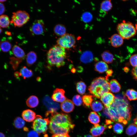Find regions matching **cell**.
Wrapping results in <instances>:
<instances>
[{"mask_svg": "<svg viewBox=\"0 0 137 137\" xmlns=\"http://www.w3.org/2000/svg\"><path fill=\"white\" fill-rule=\"evenodd\" d=\"M74 126L67 114L56 112L51 114L49 124V132L53 134H68Z\"/></svg>", "mask_w": 137, "mask_h": 137, "instance_id": "obj_1", "label": "cell"}, {"mask_svg": "<svg viewBox=\"0 0 137 137\" xmlns=\"http://www.w3.org/2000/svg\"><path fill=\"white\" fill-rule=\"evenodd\" d=\"M111 105L119 117V122L126 125L130 119L131 116V106L128 100L124 98L116 96Z\"/></svg>", "mask_w": 137, "mask_h": 137, "instance_id": "obj_2", "label": "cell"}, {"mask_svg": "<svg viewBox=\"0 0 137 137\" xmlns=\"http://www.w3.org/2000/svg\"><path fill=\"white\" fill-rule=\"evenodd\" d=\"M66 53L65 49L57 45L50 48L47 54V60L50 66L59 68L64 66Z\"/></svg>", "mask_w": 137, "mask_h": 137, "instance_id": "obj_3", "label": "cell"}, {"mask_svg": "<svg viewBox=\"0 0 137 137\" xmlns=\"http://www.w3.org/2000/svg\"><path fill=\"white\" fill-rule=\"evenodd\" d=\"M88 90L94 97L99 98L104 94L110 91L109 82L106 78H96L92 82Z\"/></svg>", "mask_w": 137, "mask_h": 137, "instance_id": "obj_4", "label": "cell"}, {"mask_svg": "<svg viewBox=\"0 0 137 137\" xmlns=\"http://www.w3.org/2000/svg\"><path fill=\"white\" fill-rule=\"evenodd\" d=\"M116 28L118 34L123 39H129L136 34L135 27L131 23L129 22L123 20L118 24Z\"/></svg>", "mask_w": 137, "mask_h": 137, "instance_id": "obj_5", "label": "cell"}, {"mask_svg": "<svg viewBox=\"0 0 137 137\" xmlns=\"http://www.w3.org/2000/svg\"><path fill=\"white\" fill-rule=\"evenodd\" d=\"M29 18V15L26 12L19 10L12 13L10 22L15 27H20L26 23Z\"/></svg>", "mask_w": 137, "mask_h": 137, "instance_id": "obj_6", "label": "cell"}, {"mask_svg": "<svg viewBox=\"0 0 137 137\" xmlns=\"http://www.w3.org/2000/svg\"><path fill=\"white\" fill-rule=\"evenodd\" d=\"M49 120L48 118H43L39 115H37L33 121L32 127L39 134H45L47 130Z\"/></svg>", "mask_w": 137, "mask_h": 137, "instance_id": "obj_7", "label": "cell"}, {"mask_svg": "<svg viewBox=\"0 0 137 137\" xmlns=\"http://www.w3.org/2000/svg\"><path fill=\"white\" fill-rule=\"evenodd\" d=\"M57 43V45L65 49H69L75 45L76 43L75 38L72 34L66 33L58 38Z\"/></svg>", "mask_w": 137, "mask_h": 137, "instance_id": "obj_8", "label": "cell"}, {"mask_svg": "<svg viewBox=\"0 0 137 137\" xmlns=\"http://www.w3.org/2000/svg\"><path fill=\"white\" fill-rule=\"evenodd\" d=\"M43 102L48 110L46 113V116L50 114H51L57 112L59 108V104L53 101L48 96H46L44 97Z\"/></svg>", "mask_w": 137, "mask_h": 137, "instance_id": "obj_9", "label": "cell"}, {"mask_svg": "<svg viewBox=\"0 0 137 137\" xmlns=\"http://www.w3.org/2000/svg\"><path fill=\"white\" fill-rule=\"evenodd\" d=\"M29 30L31 32L33 35H39L43 34L45 31L43 21L41 19L36 20L30 27Z\"/></svg>", "mask_w": 137, "mask_h": 137, "instance_id": "obj_10", "label": "cell"}, {"mask_svg": "<svg viewBox=\"0 0 137 137\" xmlns=\"http://www.w3.org/2000/svg\"><path fill=\"white\" fill-rule=\"evenodd\" d=\"M65 91L62 89L57 88L53 91L52 99L55 101L62 102L66 99L65 96Z\"/></svg>", "mask_w": 137, "mask_h": 137, "instance_id": "obj_11", "label": "cell"}, {"mask_svg": "<svg viewBox=\"0 0 137 137\" xmlns=\"http://www.w3.org/2000/svg\"><path fill=\"white\" fill-rule=\"evenodd\" d=\"M115 98L114 95L109 92L104 94L100 97V100L105 107L108 108L113 103Z\"/></svg>", "mask_w": 137, "mask_h": 137, "instance_id": "obj_12", "label": "cell"}, {"mask_svg": "<svg viewBox=\"0 0 137 137\" xmlns=\"http://www.w3.org/2000/svg\"><path fill=\"white\" fill-rule=\"evenodd\" d=\"M106 128V125L103 126L98 124H96L90 129V132L93 136L97 137L103 134Z\"/></svg>", "mask_w": 137, "mask_h": 137, "instance_id": "obj_13", "label": "cell"}, {"mask_svg": "<svg viewBox=\"0 0 137 137\" xmlns=\"http://www.w3.org/2000/svg\"><path fill=\"white\" fill-rule=\"evenodd\" d=\"M111 45L115 47L121 46L124 42L123 39L118 34H115L112 35L110 38Z\"/></svg>", "mask_w": 137, "mask_h": 137, "instance_id": "obj_14", "label": "cell"}, {"mask_svg": "<svg viewBox=\"0 0 137 137\" xmlns=\"http://www.w3.org/2000/svg\"><path fill=\"white\" fill-rule=\"evenodd\" d=\"M62 110L66 113H69L73 110L74 106L73 101L71 100L66 99L62 102L60 105Z\"/></svg>", "mask_w": 137, "mask_h": 137, "instance_id": "obj_15", "label": "cell"}, {"mask_svg": "<svg viewBox=\"0 0 137 137\" xmlns=\"http://www.w3.org/2000/svg\"><path fill=\"white\" fill-rule=\"evenodd\" d=\"M22 116L24 120L28 122L34 121L36 116L35 113L29 109L24 110L22 113Z\"/></svg>", "mask_w": 137, "mask_h": 137, "instance_id": "obj_16", "label": "cell"}, {"mask_svg": "<svg viewBox=\"0 0 137 137\" xmlns=\"http://www.w3.org/2000/svg\"><path fill=\"white\" fill-rule=\"evenodd\" d=\"M12 51L13 54L16 58L22 60L25 59L26 56L24 51L18 45H14L12 48Z\"/></svg>", "mask_w": 137, "mask_h": 137, "instance_id": "obj_17", "label": "cell"}, {"mask_svg": "<svg viewBox=\"0 0 137 137\" xmlns=\"http://www.w3.org/2000/svg\"><path fill=\"white\" fill-rule=\"evenodd\" d=\"M108 64L104 61H100L96 62L94 65V69L95 71L99 73H102L108 70Z\"/></svg>", "mask_w": 137, "mask_h": 137, "instance_id": "obj_18", "label": "cell"}, {"mask_svg": "<svg viewBox=\"0 0 137 137\" xmlns=\"http://www.w3.org/2000/svg\"><path fill=\"white\" fill-rule=\"evenodd\" d=\"M93 58V56L92 53L89 51H86L81 55L80 59L82 63H87L92 61Z\"/></svg>", "mask_w": 137, "mask_h": 137, "instance_id": "obj_19", "label": "cell"}, {"mask_svg": "<svg viewBox=\"0 0 137 137\" xmlns=\"http://www.w3.org/2000/svg\"><path fill=\"white\" fill-rule=\"evenodd\" d=\"M109 83L110 90L112 92L116 93L120 91L121 89V85L116 79L111 80Z\"/></svg>", "mask_w": 137, "mask_h": 137, "instance_id": "obj_20", "label": "cell"}, {"mask_svg": "<svg viewBox=\"0 0 137 137\" xmlns=\"http://www.w3.org/2000/svg\"><path fill=\"white\" fill-rule=\"evenodd\" d=\"M27 106L30 108H34L38 106L39 103L38 98L35 96L32 95L29 97L26 101Z\"/></svg>", "mask_w": 137, "mask_h": 137, "instance_id": "obj_21", "label": "cell"}, {"mask_svg": "<svg viewBox=\"0 0 137 137\" xmlns=\"http://www.w3.org/2000/svg\"><path fill=\"white\" fill-rule=\"evenodd\" d=\"M37 56L36 53L33 51L28 53L26 57V62L27 65L30 66L35 63L37 59Z\"/></svg>", "mask_w": 137, "mask_h": 137, "instance_id": "obj_22", "label": "cell"}, {"mask_svg": "<svg viewBox=\"0 0 137 137\" xmlns=\"http://www.w3.org/2000/svg\"><path fill=\"white\" fill-rule=\"evenodd\" d=\"M101 56L104 62L108 63H112L114 60L113 55L108 50L104 52L101 54Z\"/></svg>", "mask_w": 137, "mask_h": 137, "instance_id": "obj_23", "label": "cell"}, {"mask_svg": "<svg viewBox=\"0 0 137 137\" xmlns=\"http://www.w3.org/2000/svg\"><path fill=\"white\" fill-rule=\"evenodd\" d=\"M54 31L56 35L61 37L66 33V28L63 24H58L54 27Z\"/></svg>", "mask_w": 137, "mask_h": 137, "instance_id": "obj_24", "label": "cell"}, {"mask_svg": "<svg viewBox=\"0 0 137 137\" xmlns=\"http://www.w3.org/2000/svg\"><path fill=\"white\" fill-rule=\"evenodd\" d=\"M88 119L91 123L94 125L98 124L100 121V116L95 112H91L90 113Z\"/></svg>", "mask_w": 137, "mask_h": 137, "instance_id": "obj_25", "label": "cell"}, {"mask_svg": "<svg viewBox=\"0 0 137 137\" xmlns=\"http://www.w3.org/2000/svg\"><path fill=\"white\" fill-rule=\"evenodd\" d=\"M112 7V4L111 0L104 1L101 4L100 10L104 12H107L110 10Z\"/></svg>", "mask_w": 137, "mask_h": 137, "instance_id": "obj_26", "label": "cell"}, {"mask_svg": "<svg viewBox=\"0 0 137 137\" xmlns=\"http://www.w3.org/2000/svg\"><path fill=\"white\" fill-rule=\"evenodd\" d=\"M20 73L24 79L29 78L32 77L33 75L32 71L28 69L26 66H24L20 70Z\"/></svg>", "mask_w": 137, "mask_h": 137, "instance_id": "obj_27", "label": "cell"}, {"mask_svg": "<svg viewBox=\"0 0 137 137\" xmlns=\"http://www.w3.org/2000/svg\"><path fill=\"white\" fill-rule=\"evenodd\" d=\"M125 96L130 100H137V92L133 89L127 90L125 93Z\"/></svg>", "mask_w": 137, "mask_h": 137, "instance_id": "obj_28", "label": "cell"}, {"mask_svg": "<svg viewBox=\"0 0 137 137\" xmlns=\"http://www.w3.org/2000/svg\"><path fill=\"white\" fill-rule=\"evenodd\" d=\"M82 99L84 106L88 108L91 106L93 100V96L90 95H85L82 96Z\"/></svg>", "mask_w": 137, "mask_h": 137, "instance_id": "obj_29", "label": "cell"}, {"mask_svg": "<svg viewBox=\"0 0 137 137\" xmlns=\"http://www.w3.org/2000/svg\"><path fill=\"white\" fill-rule=\"evenodd\" d=\"M10 23L9 19L7 15H3L0 16V26L3 28H7Z\"/></svg>", "mask_w": 137, "mask_h": 137, "instance_id": "obj_30", "label": "cell"}, {"mask_svg": "<svg viewBox=\"0 0 137 137\" xmlns=\"http://www.w3.org/2000/svg\"><path fill=\"white\" fill-rule=\"evenodd\" d=\"M11 44L8 41L3 40L0 43V48L4 52H8L11 49Z\"/></svg>", "mask_w": 137, "mask_h": 137, "instance_id": "obj_31", "label": "cell"}, {"mask_svg": "<svg viewBox=\"0 0 137 137\" xmlns=\"http://www.w3.org/2000/svg\"><path fill=\"white\" fill-rule=\"evenodd\" d=\"M91 107L92 110L95 112H100L102 110L103 108L101 102L98 100L92 102Z\"/></svg>", "mask_w": 137, "mask_h": 137, "instance_id": "obj_32", "label": "cell"}, {"mask_svg": "<svg viewBox=\"0 0 137 137\" xmlns=\"http://www.w3.org/2000/svg\"><path fill=\"white\" fill-rule=\"evenodd\" d=\"M86 86L83 82L80 81L77 82L76 84V89L77 92L80 94L83 95L85 92Z\"/></svg>", "mask_w": 137, "mask_h": 137, "instance_id": "obj_33", "label": "cell"}, {"mask_svg": "<svg viewBox=\"0 0 137 137\" xmlns=\"http://www.w3.org/2000/svg\"><path fill=\"white\" fill-rule=\"evenodd\" d=\"M137 132V127L133 123L129 125L127 127L126 131V134L129 136H132L136 133Z\"/></svg>", "mask_w": 137, "mask_h": 137, "instance_id": "obj_34", "label": "cell"}, {"mask_svg": "<svg viewBox=\"0 0 137 137\" xmlns=\"http://www.w3.org/2000/svg\"><path fill=\"white\" fill-rule=\"evenodd\" d=\"M10 60L9 63L12 65L13 69L14 70H16L17 69L22 60L14 57H10Z\"/></svg>", "mask_w": 137, "mask_h": 137, "instance_id": "obj_35", "label": "cell"}, {"mask_svg": "<svg viewBox=\"0 0 137 137\" xmlns=\"http://www.w3.org/2000/svg\"><path fill=\"white\" fill-rule=\"evenodd\" d=\"M25 124L24 120L20 117H16L13 122L14 126L16 128L18 129L23 128Z\"/></svg>", "mask_w": 137, "mask_h": 137, "instance_id": "obj_36", "label": "cell"}, {"mask_svg": "<svg viewBox=\"0 0 137 137\" xmlns=\"http://www.w3.org/2000/svg\"><path fill=\"white\" fill-rule=\"evenodd\" d=\"M123 125L119 123H116L113 127L114 132L117 134H121L123 131Z\"/></svg>", "mask_w": 137, "mask_h": 137, "instance_id": "obj_37", "label": "cell"}, {"mask_svg": "<svg viewBox=\"0 0 137 137\" xmlns=\"http://www.w3.org/2000/svg\"><path fill=\"white\" fill-rule=\"evenodd\" d=\"M72 101L73 103L77 106H81L82 103V99L80 95H76L73 97Z\"/></svg>", "mask_w": 137, "mask_h": 137, "instance_id": "obj_38", "label": "cell"}, {"mask_svg": "<svg viewBox=\"0 0 137 137\" xmlns=\"http://www.w3.org/2000/svg\"><path fill=\"white\" fill-rule=\"evenodd\" d=\"M92 19V16L91 14L89 12L84 13L82 15V19L85 22H89Z\"/></svg>", "mask_w": 137, "mask_h": 137, "instance_id": "obj_39", "label": "cell"}, {"mask_svg": "<svg viewBox=\"0 0 137 137\" xmlns=\"http://www.w3.org/2000/svg\"><path fill=\"white\" fill-rule=\"evenodd\" d=\"M129 62L132 66L134 67L137 66V54L131 56L129 59Z\"/></svg>", "mask_w": 137, "mask_h": 137, "instance_id": "obj_40", "label": "cell"}, {"mask_svg": "<svg viewBox=\"0 0 137 137\" xmlns=\"http://www.w3.org/2000/svg\"><path fill=\"white\" fill-rule=\"evenodd\" d=\"M39 134L35 130L30 131L28 133L27 137H39Z\"/></svg>", "mask_w": 137, "mask_h": 137, "instance_id": "obj_41", "label": "cell"}, {"mask_svg": "<svg viewBox=\"0 0 137 137\" xmlns=\"http://www.w3.org/2000/svg\"><path fill=\"white\" fill-rule=\"evenodd\" d=\"M131 72L133 78L137 81V66L133 68Z\"/></svg>", "mask_w": 137, "mask_h": 137, "instance_id": "obj_42", "label": "cell"}, {"mask_svg": "<svg viewBox=\"0 0 137 137\" xmlns=\"http://www.w3.org/2000/svg\"><path fill=\"white\" fill-rule=\"evenodd\" d=\"M5 8L4 4L0 3V15L3 14L5 11Z\"/></svg>", "mask_w": 137, "mask_h": 137, "instance_id": "obj_43", "label": "cell"}, {"mask_svg": "<svg viewBox=\"0 0 137 137\" xmlns=\"http://www.w3.org/2000/svg\"><path fill=\"white\" fill-rule=\"evenodd\" d=\"M113 73V71L112 69H109L107 70L106 72L107 75L105 77L106 79L108 80L109 77L112 76Z\"/></svg>", "mask_w": 137, "mask_h": 137, "instance_id": "obj_44", "label": "cell"}, {"mask_svg": "<svg viewBox=\"0 0 137 137\" xmlns=\"http://www.w3.org/2000/svg\"><path fill=\"white\" fill-rule=\"evenodd\" d=\"M51 137H70L68 134H53Z\"/></svg>", "mask_w": 137, "mask_h": 137, "instance_id": "obj_45", "label": "cell"}, {"mask_svg": "<svg viewBox=\"0 0 137 137\" xmlns=\"http://www.w3.org/2000/svg\"><path fill=\"white\" fill-rule=\"evenodd\" d=\"M14 75L15 77L17 78H19L20 76H21L20 73L18 72H15L14 73Z\"/></svg>", "mask_w": 137, "mask_h": 137, "instance_id": "obj_46", "label": "cell"}, {"mask_svg": "<svg viewBox=\"0 0 137 137\" xmlns=\"http://www.w3.org/2000/svg\"><path fill=\"white\" fill-rule=\"evenodd\" d=\"M133 122L134 124L137 127V115L136 118L133 119Z\"/></svg>", "mask_w": 137, "mask_h": 137, "instance_id": "obj_47", "label": "cell"}, {"mask_svg": "<svg viewBox=\"0 0 137 137\" xmlns=\"http://www.w3.org/2000/svg\"><path fill=\"white\" fill-rule=\"evenodd\" d=\"M84 137H94L92 135L89 134H88V135H84Z\"/></svg>", "mask_w": 137, "mask_h": 137, "instance_id": "obj_48", "label": "cell"}, {"mask_svg": "<svg viewBox=\"0 0 137 137\" xmlns=\"http://www.w3.org/2000/svg\"><path fill=\"white\" fill-rule=\"evenodd\" d=\"M0 137H5V136L4 134L0 132Z\"/></svg>", "mask_w": 137, "mask_h": 137, "instance_id": "obj_49", "label": "cell"}, {"mask_svg": "<svg viewBox=\"0 0 137 137\" xmlns=\"http://www.w3.org/2000/svg\"><path fill=\"white\" fill-rule=\"evenodd\" d=\"M124 71L125 72H127L128 71V69L127 68H126L125 67L124 68Z\"/></svg>", "mask_w": 137, "mask_h": 137, "instance_id": "obj_50", "label": "cell"}, {"mask_svg": "<svg viewBox=\"0 0 137 137\" xmlns=\"http://www.w3.org/2000/svg\"><path fill=\"white\" fill-rule=\"evenodd\" d=\"M6 1V0H0V3H2V2H5Z\"/></svg>", "mask_w": 137, "mask_h": 137, "instance_id": "obj_51", "label": "cell"}, {"mask_svg": "<svg viewBox=\"0 0 137 137\" xmlns=\"http://www.w3.org/2000/svg\"><path fill=\"white\" fill-rule=\"evenodd\" d=\"M136 30L137 31V22L135 24V27Z\"/></svg>", "mask_w": 137, "mask_h": 137, "instance_id": "obj_52", "label": "cell"}, {"mask_svg": "<svg viewBox=\"0 0 137 137\" xmlns=\"http://www.w3.org/2000/svg\"><path fill=\"white\" fill-rule=\"evenodd\" d=\"M2 30L0 26V34L2 32Z\"/></svg>", "mask_w": 137, "mask_h": 137, "instance_id": "obj_53", "label": "cell"}, {"mask_svg": "<svg viewBox=\"0 0 137 137\" xmlns=\"http://www.w3.org/2000/svg\"><path fill=\"white\" fill-rule=\"evenodd\" d=\"M136 137H137V136Z\"/></svg>", "mask_w": 137, "mask_h": 137, "instance_id": "obj_54", "label": "cell"}]
</instances>
